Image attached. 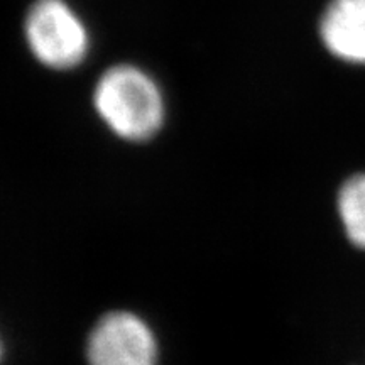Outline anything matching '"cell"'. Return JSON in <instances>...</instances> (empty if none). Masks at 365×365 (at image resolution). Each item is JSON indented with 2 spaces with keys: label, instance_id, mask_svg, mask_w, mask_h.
Wrapping results in <instances>:
<instances>
[{
  "label": "cell",
  "instance_id": "cell-4",
  "mask_svg": "<svg viewBox=\"0 0 365 365\" xmlns=\"http://www.w3.org/2000/svg\"><path fill=\"white\" fill-rule=\"evenodd\" d=\"M323 44L333 56L365 63V0H331L319 24Z\"/></svg>",
  "mask_w": 365,
  "mask_h": 365
},
{
  "label": "cell",
  "instance_id": "cell-5",
  "mask_svg": "<svg viewBox=\"0 0 365 365\" xmlns=\"http://www.w3.org/2000/svg\"><path fill=\"white\" fill-rule=\"evenodd\" d=\"M339 212L349 239L365 249V175L352 176L341 186Z\"/></svg>",
  "mask_w": 365,
  "mask_h": 365
},
{
  "label": "cell",
  "instance_id": "cell-6",
  "mask_svg": "<svg viewBox=\"0 0 365 365\" xmlns=\"http://www.w3.org/2000/svg\"><path fill=\"white\" fill-rule=\"evenodd\" d=\"M2 355H4V346H2V339H0V362H2Z\"/></svg>",
  "mask_w": 365,
  "mask_h": 365
},
{
  "label": "cell",
  "instance_id": "cell-3",
  "mask_svg": "<svg viewBox=\"0 0 365 365\" xmlns=\"http://www.w3.org/2000/svg\"><path fill=\"white\" fill-rule=\"evenodd\" d=\"M86 357L90 365H156V336L134 313H108L91 331Z\"/></svg>",
  "mask_w": 365,
  "mask_h": 365
},
{
  "label": "cell",
  "instance_id": "cell-2",
  "mask_svg": "<svg viewBox=\"0 0 365 365\" xmlns=\"http://www.w3.org/2000/svg\"><path fill=\"white\" fill-rule=\"evenodd\" d=\"M24 33L34 58L51 70H71L88 54V31L65 0L33 4L26 16Z\"/></svg>",
  "mask_w": 365,
  "mask_h": 365
},
{
  "label": "cell",
  "instance_id": "cell-1",
  "mask_svg": "<svg viewBox=\"0 0 365 365\" xmlns=\"http://www.w3.org/2000/svg\"><path fill=\"white\" fill-rule=\"evenodd\" d=\"M95 110L113 134L127 140H148L164 122V98L156 81L132 65L108 68L93 93Z\"/></svg>",
  "mask_w": 365,
  "mask_h": 365
}]
</instances>
